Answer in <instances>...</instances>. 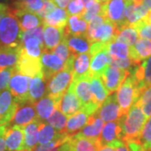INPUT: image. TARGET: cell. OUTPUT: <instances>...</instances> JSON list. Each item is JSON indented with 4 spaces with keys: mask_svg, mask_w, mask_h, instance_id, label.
Returning a JSON list of instances; mask_svg holds the SVG:
<instances>
[{
    "mask_svg": "<svg viewBox=\"0 0 151 151\" xmlns=\"http://www.w3.org/2000/svg\"><path fill=\"white\" fill-rule=\"evenodd\" d=\"M87 22L82 19L80 15H72L68 19L67 24L65 26V35H79L86 34L87 30Z\"/></svg>",
    "mask_w": 151,
    "mask_h": 151,
    "instance_id": "35",
    "label": "cell"
},
{
    "mask_svg": "<svg viewBox=\"0 0 151 151\" xmlns=\"http://www.w3.org/2000/svg\"><path fill=\"white\" fill-rule=\"evenodd\" d=\"M101 14H102V3L95 0V2L92 5L88 7L87 9H85L81 17L82 19H84L86 22H89L92 18Z\"/></svg>",
    "mask_w": 151,
    "mask_h": 151,
    "instance_id": "46",
    "label": "cell"
},
{
    "mask_svg": "<svg viewBox=\"0 0 151 151\" xmlns=\"http://www.w3.org/2000/svg\"><path fill=\"white\" fill-rule=\"evenodd\" d=\"M89 83L93 101L99 108L108 97L109 92L104 86L100 75L89 74Z\"/></svg>",
    "mask_w": 151,
    "mask_h": 151,
    "instance_id": "26",
    "label": "cell"
},
{
    "mask_svg": "<svg viewBox=\"0 0 151 151\" xmlns=\"http://www.w3.org/2000/svg\"><path fill=\"white\" fill-rule=\"evenodd\" d=\"M53 2H54L55 4L58 5L60 8L64 9L69 4L70 0H53Z\"/></svg>",
    "mask_w": 151,
    "mask_h": 151,
    "instance_id": "54",
    "label": "cell"
},
{
    "mask_svg": "<svg viewBox=\"0 0 151 151\" xmlns=\"http://www.w3.org/2000/svg\"><path fill=\"white\" fill-rule=\"evenodd\" d=\"M67 12L61 8H55L43 19V24L57 28H65L68 21Z\"/></svg>",
    "mask_w": 151,
    "mask_h": 151,
    "instance_id": "34",
    "label": "cell"
},
{
    "mask_svg": "<svg viewBox=\"0 0 151 151\" xmlns=\"http://www.w3.org/2000/svg\"><path fill=\"white\" fill-rule=\"evenodd\" d=\"M75 57V55L71 54L70 58L65 62L63 69L55 74L47 81V95H50V97L55 98L59 103L62 96L73 81L72 68Z\"/></svg>",
    "mask_w": 151,
    "mask_h": 151,
    "instance_id": "2",
    "label": "cell"
},
{
    "mask_svg": "<svg viewBox=\"0 0 151 151\" xmlns=\"http://www.w3.org/2000/svg\"><path fill=\"white\" fill-rule=\"evenodd\" d=\"M73 151H98L101 147L99 139H89L76 134L70 137Z\"/></svg>",
    "mask_w": 151,
    "mask_h": 151,
    "instance_id": "28",
    "label": "cell"
},
{
    "mask_svg": "<svg viewBox=\"0 0 151 151\" xmlns=\"http://www.w3.org/2000/svg\"><path fill=\"white\" fill-rule=\"evenodd\" d=\"M41 121L36 119L31 123L24 126V149L33 151L38 143V133L41 124Z\"/></svg>",
    "mask_w": 151,
    "mask_h": 151,
    "instance_id": "32",
    "label": "cell"
},
{
    "mask_svg": "<svg viewBox=\"0 0 151 151\" xmlns=\"http://www.w3.org/2000/svg\"><path fill=\"white\" fill-rule=\"evenodd\" d=\"M58 109L61 113H64L66 117H70L81 109V102L76 95L71 83L61 97Z\"/></svg>",
    "mask_w": 151,
    "mask_h": 151,
    "instance_id": "15",
    "label": "cell"
},
{
    "mask_svg": "<svg viewBox=\"0 0 151 151\" xmlns=\"http://www.w3.org/2000/svg\"><path fill=\"white\" fill-rule=\"evenodd\" d=\"M36 119L38 118L35 103L28 101L25 103H19L15 113L9 124H10L11 126H19L24 128Z\"/></svg>",
    "mask_w": 151,
    "mask_h": 151,
    "instance_id": "11",
    "label": "cell"
},
{
    "mask_svg": "<svg viewBox=\"0 0 151 151\" xmlns=\"http://www.w3.org/2000/svg\"><path fill=\"white\" fill-rule=\"evenodd\" d=\"M69 138L70 137L68 135L63 134L60 138L55 140L50 141L45 145H39L33 150V151H59L60 146L64 144Z\"/></svg>",
    "mask_w": 151,
    "mask_h": 151,
    "instance_id": "43",
    "label": "cell"
},
{
    "mask_svg": "<svg viewBox=\"0 0 151 151\" xmlns=\"http://www.w3.org/2000/svg\"><path fill=\"white\" fill-rule=\"evenodd\" d=\"M22 55H24L32 59L40 60L42 55V52L45 50V47L42 44L35 38H28L25 40L21 42Z\"/></svg>",
    "mask_w": 151,
    "mask_h": 151,
    "instance_id": "33",
    "label": "cell"
},
{
    "mask_svg": "<svg viewBox=\"0 0 151 151\" xmlns=\"http://www.w3.org/2000/svg\"><path fill=\"white\" fill-rule=\"evenodd\" d=\"M137 102L148 119L151 116V85L141 92Z\"/></svg>",
    "mask_w": 151,
    "mask_h": 151,
    "instance_id": "41",
    "label": "cell"
},
{
    "mask_svg": "<svg viewBox=\"0 0 151 151\" xmlns=\"http://www.w3.org/2000/svg\"><path fill=\"white\" fill-rule=\"evenodd\" d=\"M17 1H21V0H14V2H17Z\"/></svg>",
    "mask_w": 151,
    "mask_h": 151,
    "instance_id": "64",
    "label": "cell"
},
{
    "mask_svg": "<svg viewBox=\"0 0 151 151\" xmlns=\"http://www.w3.org/2000/svg\"><path fill=\"white\" fill-rule=\"evenodd\" d=\"M14 67H9L0 70V92L4 91L8 87L11 76L14 71Z\"/></svg>",
    "mask_w": 151,
    "mask_h": 151,
    "instance_id": "50",
    "label": "cell"
},
{
    "mask_svg": "<svg viewBox=\"0 0 151 151\" xmlns=\"http://www.w3.org/2000/svg\"><path fill=\"white\" fill-rule=\"evenodd\" d=\"M8 125H0V135L5 134L6 130H7Z\"/></svg>",
    "mask_w": 151,
    "mask_h": 151,
    "instance_id": "60",
    "label": "cell"
},
{
    "mask_svg": "<svg viewBox=\"0 0 151 151\" xmlns=\"http://www.w3.org/2000/svg\"><path fill=\"white\" fill-rule=\"evenodd\" d=\"M116 33H117L116 25L113 22L106 19V21L97 28L88 39L91 40L92 43L99 42V43L108 44L116 39Z\"/></svg>",
    "mask_w": 151,
    "mask_h": 151,
    "instance_id": "17",
    "label": "cell"
},
{
    "mask_svg": "<svg viewBox=\"0 0 151 151\" xmlns=\"http://www.w3.org/2000/svg\"><path fill=\"white\" fill-rule=\"evenodd\" d=\"M28 38H35L40 41V43L44 45V40H43V24L40 26L26 30V31H21L19 35V40L20 43L23 42L24 40H25Z\"/></svg>",
    "mask_w": 151,
    "mask_h": 151,
    "instance_id": "44",
    "label": "cell"
},
{
    "mask_svg": "<svg viewBox=\"0 0 151 151\" xmlns=\"http://www.w3.org/2000/svg\"><path fill=\"white\" fill-rule=\"evenodd\" d=\"M90 60L91 55L89 52L76 55L72 68L73 80H78L84 76H89Z\"/></svg>",
    "mask_w": 151,
    "mask_h": 151,
    "instance_id": "31",
    "label": "cell"
},
{
    "mask_svg": "<svg viewBox=\"0 0 151 151\" xmlns=\"http://www.w3.org/2000/svg\"><path fill=\"white\" fill-rule=\"evenodd\" d=\"M108 54L113 58L124 59L129 56V46L127 44L114 40L107 45Z\"/></svg>",
    "mask_w": 151,
    "mask_h": 151,
    "instance_id": "38",
    "label": "cell"
},
{
    "mask_svg": "<svg viewBox=\"0 0 151 151\" xmlns=\"http://www.w3.org/2000/svg\"><path fill=\"white\" fill-rule=\"evenodd\" d=\"M43 4L44 3L42 0H21L13 3L14 9H24L35 14H37L41 9Z\"/></svg>",
    "mask_w": 151,
    "mask_h": 151,
    "instance_id": "40",
    "label": "cell"
},
{
    "mask_svg": "<svg viewBox=\"0 0 151 151\" xmlns=\"http://www.w3.org/2000/svg\"><path fill=\"white\" fill-rule=\"evenodd\" d=\"M94 114L103 119L104 122L119 120L123 115V113L118 103L116 94L108 95L106 100L97 108Z\"/></svg>",
    "mask_w": 151,
    "mask_h": 151,
    "instance_id": "10",
    "label": "cell"
},
{
    "mask_svg": "<svg viewBox=\"0 0 151 151\" xmlns=\"http://www.w3.org/2000/svg\"><path fill=\"white\" fill-rule=\"evenodd\" d=\"M13 10L19 20L21 31L29 30L43 24V19L35 13L14 8Z\"/></svg>",
    "mask_w": 151,
    "mask_h": 151,
    "instance_id": "21",
    "label": "cell"
},
{
    "mask_svg": "<svg viewBox=\"0 0 151 151\" xmlns=\"http://www.w3.org/2000/svg\"><path fill=\"white\" fill-rule=\"evenodd\" d=\"M21 44L0 46V70L16 66L20 57Z\"/></svg>",
    "mask_w": 151,
    "mask_h": 151,
    "instance_id": "19",
    "label": "cell"
},
{
    "mask_svg": "<svg viewBox=\"0 0 151 151\" xmlns=\"http://www.w3.org/2000/svg\"><path fill=\"white\" fill-rule=\"evenodd\" d=\"M110 65H114V66L119 67V68H121L123 70H129V71H131L137 65L136 64L134 63V61L130 59L129 57L124 58V59L113 58V57H111Z\"/></svg>",
    "mask_w": 151,
    "mask_h": 151,
    "instance_id": "49",
    "label": "cell"
},
{
    "mask_svg": "<svg viewBox=\"0 0 151 151\" xmlns=\"http://www.w3.org/2000/svg\"><path fill=\"white\" fill-rule=\"evenodd\" d=\"M133 26L136 29L139 35L141 38L151 40V24H149L144 19H142Z\"/></svg>",
    "mask_w": 151,
    "mask_h": 151,
    "instance_id": "47",
    "label": "cell"
},
{
    "mask_svg": "<svg viewBox=\"0 0 151 151\" xmlns=\"http://www.w3.org/2000/svg\"><path fill=\"white\" fill-rule=\"evenodd\" d=\"M92 115H90L83 109H81L75 114L70 116L69 119H67L64 133L69 137L76 134L85 126V124L87 123L88 119Z\"/></svg>",
    "mask_w": 151,
    "mask_h": 151,
    "instance_id": "27",
    "label": "cell"
},
{
    "mask_svg": "<svg viewBox=\"0 0 151 151\" xmlns=\"http://www.w3.org/2000/svg\"><path fill=\"white\" fill-rule=\"evenodd\" d=\"M129 72V70H123L112 65H108L104 69L100 76L109 94L119 89Z\"/></svg>",
    "mask_w": 151,
    "mask_h": 151,
    "instance_id": "9",
    "label": "cell"
},
{
    "mask_svg": "<svg viewBox=\"0 0 151 151\" xmlns=\"http://www.w3.org/2000/svg\"><path fill=\"white\" fill-rule=\"evenodd\" d=\"M59 151H73L72 146H71V144L70 142V138L65 141L64 144H62L60 146Z\"/></svg>",
    "mask_w": 151,
    "mask_h": 151,
    "instance_id": "53",
    "label": "cell"
},
{
    "mask_svg": "<svg viewBox=\"0 0 151 151\" xmlns=\"http://www.w3.org/2000/svg\"><path fill=\"white\" fill-rule=\"evenodd\" d=\"M4 135H0V151H5L6 145H5V139H4Z\"/></svg>",
    "mask_w": 151,
    "mask_h": 151,
    "instance_id": "55",
    "label": "cell"
},
{
    "mask_svg": "<svg viewBox=\"0 0 151 151\" xmlns=\"http://www.w3.org/2000/svg\"><path fill=\"white\" fill-rule=\"evenodd\" d=\"M134 76L138 87L142 92L151 85V55L131 70Z\"/></svg>",
    "mask_w": 151,
    "mask_h": 151,
    "instance_id": "16",
    "label": "cell"
},
{
    "mask_svg": "<svg viewBox=\"0 0 151 151\" xmlns=\"http://www.w3.org/2000/svg\"><path fill=\"white\" fill-rule=\"evenodd\" d=\"M140 93L134 76L132 71H130L129 74L118 89V92L116 94L118 103L123 114L127 113L131 106H133L138 101Z\"/></svg>",
    "mask_w": 151,
    "mask_h": 151,
    "instance_id": "4",
    "label": "cell"
},
{
    "mask_svg": "<svg viewBox=\"0 0 151 151\" xmlns=\"http://www.w3.org/2000/svg\"><path fill=\"white\" fill-rule=\"evenodd\" d=\"M130 0H108L102 3V15L113 22L117 29L125 26L124 12Z\"/></svg>",
    "mask_w": 151,
    "mask_h": 151,
    "instance_id": "7",
    "label": "cell"
},
{
    "mask_svg": "<svg viewBox=\"0 0 151 151\" xmlns=\"http://www.w3.org/2000/svg\"><path fill=\"white\" fill-rule=\"evenodd\" d=\"M16 151H30V150H25V149H24V150H16Z\"/></svg>",
    "mask_w": 151,
    "mask_h": 151,
    "instance_id": "63",
    "label": "cell"
},
{
    "mask_svg": "<svg viewBox=\"0 0 151 151\" xmlns=\"http://www.w3.org/2000/svg\"><path fill=\"white\" fill-rule=\"evenodd\" d=\"M106 19H107L102 14H98L94 18H92V19L89 21V24H88L87 30H86V36L88 38L90 37L92 33L94 32L102 24L106 21Z\"/></svg>",
    "mask_w": 151,
    "mask_h": 151,
    "instance_id": "51",
    "label": "cell"
},
{
    "mask_svg": "<svg viewBox=\"0 0 151 151\" xmlns=\"http://www.w3.org/2000/svg\"><path fill=\"white\" fill-rule=\"evenodd\" d=\"M103 125H104V121L103 119L97 117V115L93 114L89 118L85 126L76 134L89 139H99Z\"/></svg>",
    "mask_w": 151,
    "mask_h": 151,
    "instance_id": "29",
    "label": "cell"
},
{
    "mask_svg": "<svg viewBox=\"0 0 151 151\" xmlns=\"http://www.w3.org/2000/svg\"><path fill=\"white\" fill-rule=\"evenodd\" d=\"M40 63H41V71L43 73L44 77L48 81L55 74L63 69L64 61L58 57L54 53L50 50H44L42 55L40 56Z\"/></svg>",
    "mask_w": 151,
    "mask_h": 151,
    "instance_id": "13",
    "label": "cell"
},
{
    "mask_svg": "<svg viewBox=\"0 0 151 151\" xmlns=\"http://www.w3.org/2000/svg\"><path fill=\"white\" fill-rule=\"evenodd\" d=\"M133 1H134L135 3H140L142 0H133Z\"/></svg>",
    "mask_w": 151,
    "mask_h": 151,
    "instance_id": "62",
    "label": "cell"
},
{
    "mask_svg": "<svg viewBox=\"0 0 151 151\" xmlns=\"http://www.w3.org/2000/svg\"><path fill=\"white\" fill-rule=\"evenodd\" d=\"M139 142L145 151H151V116L147 119L141 132Z\"/></svg>",
    "mask_w": 151,
    "mask_h": 151,
    "instance_id": "42",
    "label": "cell"
},
{
    "mask_svg": "<svg viewBox=\"0 0 151 151\" xmlns=\"http://www.w3.org/2000/svg\"><path fill=\"white\" fill-rule=\"evenodd\" d=\"M65 40L71 54L75 55L89 52L92 44L86 36V34L79 35H65Z\"/></svg>",
    "mask_w": 151,
    "mask_h": 151,
    "instance_id": "24",
    "label": "cell"
},
{
    "mask_svg": "<svg viewBox=\"0 0 151 151\" xmlns=\"http://www.w3.org/2000/svg\"><path fill=\"white\" fill-rule=\"evenodd\" d=\"M63 134L65 133H59L48 123L42 122L40 126L39 133H38V144L39 145L47 144L50 141H53L60 138Z\"/></svg>",
    "mask_w": 151,
    "mask_h": 151,
    "instance_id": "36",
    "label": "cell"
},
{
    "mask_svg": "<svg viewBox=\"0 0 151 151\" xmlns=\"http://www.w3.org/2000/svg\"><path fill=\"white\" fill-rule=\"evenodd\" d=\"M59 103L57 100L50 97V95H46L45 97L40 98L35 103L38 119H40L41 122L47 120L55 110L58 109Z\"/></svg>",
    "mask_w": 151,
    "mask_h": 151,
    "instance_id": "25",
    "label": "cell"
},
{
    "mask_svg": "<svg viewBox=\"0 0 151 151\" xmlns=\"http://www.w3.org/2000/svg\"><path fill=\"white\" fill-rule=\"evenodd\" d=\"M144 19L146 22H148L149 24H151V10H149L148 14H146V16L144 18Z\"/></svg>",
    "mask_w": 151,
    "mask_h": 151,
    "instance_id": "59",
    "label": "cell"
},
{
    "mask_svg": "<svg viewBox=\"0 0 151 151\" xmlns=\"http://www.w3.org/2000/svg\"><path fill=\"white\" fill-rule=\"evenodd\" d=\"M76 95L81 102V109L85 110L90 115H93L97 110V105L94 103L89 83V76H84L71 82Z\"/></svg>",
    "mask_w": 151,
    "mask_h": 151,
    "instance_id": "5",
    "label": "cell"
},
{
    "mask_svg": "<svg viewBox=\"0 0 151 151\" xmlns=\"http://www.w3.org/2000/svg\"><path fill=\"white\" fill-rule=\"evenodd\" d=\"M140 3L145 6L149 10H151V0H142Z\"/></svg>",
    "mask_w": 151,
    "mask_h": 151,
    "instance_id": "58",
    "label": "cell"
},
{
    "mask_svg": "<svg viewBox=\"0 0 151 151\" xmlns=\"http://www.w3.org/2000/svg\"><path fill=\"white\" fill-rule=\"evenodd\" d=\"M119 121L122 130L123 140L139 141L147 118L143 113L140 105L136 102L127 113L121 116Z\"/></svg>",
    "mask_w": 151,
    "mask_h": 151,
    "instance_id": "1",
    "label": "cell"
},
{
    "mask_svg": "<svg viewBox=\"0 0 151 151\" xmlns=\"http://www.w3.org/2000/svg\"><path fill=\"white\" fill-rule=\"evenodd\" d=\"M108 44L94 42L92 44L89 53L91 55L90 60V74L101 75L104 69L110 65L111 56L107 50Z\"/></svg>",
    "mask_w": 151,
    "mask_h": 151,
    "instance_id": "6",
    "label": "cell"
},
{
    "mask_svg": "<svg viewBox=\"0 0 151 151\" xmlns=\"http://www.w3.org/2000/svg\"><path fill=\"white\" fill-rule=\"evenodd\" d=\"M85 10V6L82 2V0H70L67 5V14L72 16V15H80L83 14Z\"/></svg>",
    "mask_w": 151,
    "mask_h": 151,
    "instance_id": "48",
    "label": "cell"
},
{
    "mask_svg": "<svg viewBox=\"0 0 151 151\" xmlns=\"http://www.w3.org/2000/svg\"><path fill=\"white\" fill-rule=\"evenodd\" d=\"M5 145L7 151H16L24 149V129L19 126H10L7 129L5 135Z\"/></svg>",
    "mask_w": 151,
    "mask_h": 151,
    "instance_id": "18",
    "label": "cell"
},
{
    "mask_svg": "<svg viewBox=\"0 0 151 151\" xmlns=\"http://www.w3.org/2000/svg\"><path fill=\"white\" fill-rule=\"evenodd\" d=\"M20 32L19 20L13 9L9 8L0 19V46L19 45Z\"/></svg>",
    "mask_w": 151,
    "mask_h": 151,
    "instance_id": "3",
    "label": "cell"
},
{
    "mask_svg": "<svg viewBox=\"0 0 151 151\" xmlns=\"http://www.w3.org/2000/svg\"><path fill=\"white\" fill-rule=\"evenodd\" d=\"M139 34L133 25H127L117 29L116 39L117 40L127 44L129 46H132L138 40Z\"/></svg>",
    "mask_w": 151,
    "mask_h": 151,
    "instance_id": "37",
    "label": "cell"
},
{
    "mask_svg": "<svg viewBox=\"0 0 151 151\" xmlns=\"http://www.w3.org/2000/svg\"><path fill=\"white\" fill-rule=\"evenodd\" d=\"M97 2H100V3H105L106 1H108V0H96Z\"/></svg>",
    "mask_w": 151,
    "mask_h": 151,
    "instance_id": "61",
    "label": "cell"
},
{
    "mask_svg": "<svg viewBox=\"0 0 151 151\" xmlns=\"http://www.w3.org/2000/svg\"><path fill=\"white\" fill-rule=\"evenodd\" d=\"M99 141L101 145H111L113 147H116L119 143L124 141L119 120L107 122V124L103 125Z\"/></svg>",
    "mask_w": 151,
    "mask_h": 151,
    "instance_id": "14",
    "label": "cell"
},
{
    "mask_svg": "<svg viewBox=\"0 0 151 151\" xmlns=\"http://www.w3.org/2000/svg\"><path fill=\"white\" fill-rule=\"evenodd\" d=\"M30 76L24 75L14 67L8 88L19 103L29 101V86Z\"/></svg>",
    "mask_w": 151,
    "mask_h": 151,
    "instance_id": "8",
    "label": "cell"
},
{
    "mask_svg": "<svg viewBox=\"0 0 151 151\" xmlns=\"http://www.w3.org/2000/svg\"><path fill=\"white\" fill-rule=\"evenodd\" d=\"M46 81L42 72L31 77L29 86V102L35 103L45 96L47 88Z\"/></svg>",
    "mask_w": 151,
    "mask_h": 151,
    "instance_id": "23",
    "label": "cell"
},
{
    "mask_svg": "<svg viewBox=\"0 0 151 151\" xmlns=\"http://www.w3.org/2000/svg\"><path fill=\"white\" fill-rule=\"evenodd\" d=\"M46 121L59 133L65 132V125H66V122H67V117L64 113H61L59 109H55Z\"/></svg>",
    "mask_w": 151,
    "mask_h": 151,
    "instance_id": "39",
    "label": "cell"
},
{
    "mask_svg": "<svg viewBox=\"0 0 151 151\" xmlns=\"http://www.w3.org/2000/svg\"><path fill=\"white\" fill-rule=\"evenodd\" d=\"M9 6H7L4 4H1L0 3V19H1V17L3 16L7 11L9 10Z\"/></svg>",
    "mask_w": 151,
    "mask_h": 151,
    "instance_id": "56",
    "label": "cell"
},
{
    "mask_svg": "<svg viewBox=\"0 0 151 151\" xmlns=\"http://www.w3.org/2000/svg\"><path fill=\"white\" fill-rule=\"evenodd\" d=\"M15 68L21 73L29 76L30 77L35 76L38 73L42 72L40 59H32L24 55H22L21 53H20L19 62L17 63Z\"/></svg>",
    "mask_w": 151,
    "mask_h": 151,
    "instance_id": "30",
    "label": "cell"
},
{
    "mask_svg": "<svg viewBox=\"0 0 151 151\" xmlns=\"http://www.w3.org/2000/svg\"><path fill=\"white\" fill-rule=\"evenodd\" d=\"M55 8V4H54L53 1H46L45 3H44L43 7L41 8V9L37 13V14L43 19L49 13L52 9H54Z\"/></svg>",
    "mask_w": 151,
    "mask_h": 151,
    "instance_id": "52",
    "label": "cell"
},
{
    "mask_svg": "<svg viewBox=\"0 0 151 151\" xmlns=\"http://www.w3.org/2000/svg\"><path fill=\"white\" fill-rule=\"evenodd\" d=\"M98 151H115V147L111 145H102Z\"/></svg>",
    "mask_w": 151,
    "mask_h": 151,
    "instance_id": "57",
    "label": "cell"
},
{
    "mask_svg": "<svg viewBox=\"0 0 151 151\" xmlns=\"http://www.w3.org/2000/svg\"><path fill=\"white\" fill-rule=\"evenodd\" d=\"M50 51L52 53L56 55L58 57H60V59L64 61V63L70 58V56L71 55V52L70 51V49H69L68 45H67L66 40H65V37L61 40V42L57 46H55Z\"/></svg>",
    "mask_w": 151,
    "mask_h": 151,
    "instance_id": "45",
    "label": "cell"
},
{
    "mask_svg": "<svg viewBox=\"0 0 151 151\" xmlns=\"http://www.w3.org/2000/svg\"><path fill=\"white\" fill-rule=\"evenodd\" d=\"M19 103L9 90L0 92V125H9Z\"/></svg>",
    "mask_w": 151,
    "mask_h": 151,
    "instance_id": "12",
    "label": "cell"
},
{
    "mask_svg": "<svg viewBox=\"0 0 151 151\" xmlns=\"http://www.w3.org/2000/svg\"><path fill=\"white\" fill-rule=\"evenodd\" d=\"M151 55V40L146 39H138L132 46H129V57L136 65Z\"/></svg>",
    "mask_w": 151,
    "mask_h": 151,
    "instance_id": "22",
    "label": "cell"
},
{
    "mask_svg": "<svg viewBox=\"0 0 151 151\" xmlns=\"http://www.w3.org/2000/svg\"><path fill=\"white\" fill-rule=\"evenodd\" d=\"M44 47L46 50H52L65 37V28H57L43 24Z\"/></svg>",
    "mask_w": 151,
    "mask_h": 151,
    "instance_id": "20",
    "label": "cell"
}]
</instances>
